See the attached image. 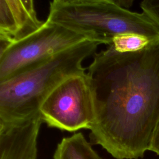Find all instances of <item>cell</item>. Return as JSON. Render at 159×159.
<instances>
[{
    "mask_svg": "<svg viewBox=\"0 0 159 159\" xmlns=\"http://www.w3.org/2000/svg\"><path fill=\"white\" fill-rule=\"evenodd\" d=\"M47 20L101 44L111 45L115 37L125 34L159 42V27L149 17L120 7L114 0H54Z\"/></svg>",
    "mask_w": 159,
    "mask_h": 159,
    "instance_id": "obj_3",
    "label": "cell"
},
{
    "mask_svg": "<svg viewBox=\"0 0 159 159\" xmlns=\"http://www.w3.org/2000/svg\"><path fill=\"white\" fill-rule=\"evenodd\" d=\"M95 118L89 135L117 159H137L159 120V42L134 52L112 45L88 66Z\"/></svg>",
    "mask_w": 159,
    "mask_h": 159,
    "instance_id": "obj_1",
    "label": "cell"
},
{
    "mask_svg": "<svg viewBox=\"0 0 159 159\" xmlns=\"http://www.w3.org/2000/svg\"><path fill=\"white\" fill-rule=\"evenodd\" d=\"M101 43L84 40L39 65L0 83V122H12L39 113L43 101L68 77L85 73L82 62Z\"/></svg>",
    "mask_w": 159,
    "mask_h": 159,
    "instance_id": "obj_2",
    "label": "cell"
},
{
    "mask_svg": "<svg viewBox=\"0 0 159 159\" xmlns=\"http://www.w3.org/2000/svg\"><path fill=\"white\" fill-rule=\"evenodd\" d=\"M42 122L39 113L20 120L0 122V159H37Z\"/></svg>",
    "mask_w": 159,
    "mask_h": 159,
    "instance_id": "obj_6",
    "label": "cell"
},
{
    "mask_svg": "<svg viewBox=\"0 0 159 159\" xmlns=\"http://www.w3.org/2000/svg\"><path fill=\"white\" fill-rule=\"evenodd\" d=\"M140 6L143 12L159 27V0H144Z\"/></svg>",
    "mask_w": 159,
    "mask_h": 159,
    "instance_id": "obj_10",
    "label": "cell"
},
{
    "mask_svg": "<svg viewBox=\"0 0 159 159\" xmlns=\"http://www.w3.org/2000/svg\"><path fill=\"white\" fill-rule=\"evenodd\" d=\"M153 43L157 42H152L148 38L143 35L134 34H125L115 37L111 45L116 51L125 53L140 50Z\"/></svg>",
    "mask_w": 159,
    "mask_h": 159,
    "instance_id": "obj_9",
    "label": "cell"
},
{
    "mask_svg": "<svg viewBox=\"0 0 159 159\" xmlns=\"http://www.w3.org/2000/svg\"><path fill=\"white\" fill-rule=\"evenodd\" d=\"M86 39L82 34L46 20L37 31L0 53V83Z\"/></svg>",
    "mask_w": 159,
    "mask_h": 159,
    "instance_id": "obj_4",
    "label": "cell"
},
{
    "mask_svg": "<svg viewBox=\"0 0 159 159\" xmlns=\"http://www.w3.org/2000/svg\"><path fill=\"white\" fill-rule=\"evenodd\" d=\"M150 150L159 155V120L156 125L153 134Z\"/></svg>",
    "mask_w": 159,
    "mask_h": 159,
    "instance_id": "obj_11",
    "label": "cell"
},
{
    "mask_svg": "<svg viewBox=\"0 0 159 159\" xmlns=\"http://www.w3.org/2000/svg\"><path fill=\"white\" fill-rule=\"evenodd\" d=\"M43 122L62 130L90 129L95 118L87 73L70 76L57 86L39 109Z\"/></svg>",
    "mask_w": 159,
    "mask_h": 159,
    "instance_id": "obj_5",
    "label": "cell"
},
{
    "mask_svg": "<svg viewBox=\"0 0 159 159\" xmlns=\"http://www.w3.org/2000/svg\"><path fill=\"white\" fill-rule=\"evenodd\" d=\"M114 1L117 5L125 9L130 7L134 2L132 0H114Z\"/></svg>",
    "mask_w": 159,
    "mask_h": 159,
    "instance_id": "obj_12",
    "label": "cell"
},
{
    "mask_svg": "<svg viewBox=\"0 0 159 159\" xmlns=\"http://www.w3.org/2000/svg\"><path fill=\"white\" fill-rule=\"evenodd\" d=\"M44 22L38 19L32 0H0V40L16 43L37 31Z\"/></svg>",
    "mask_w": 159,
    "mask_h": 159,
    "instance_id": "obj_7",
    "label": "cell"
},
{
    "mask_svg": "<svg viewBox=\"0 0 159 159\" xmlns=\"http://www.w3.org/2000/svg\"><path fill=\"white\" fill-rule=\"evenodd\" d=\"M53 159H102L82 133L63 138L57 147Z\"/></svg>",
    "mask_w": 159,
    "mask_h": 159,
    "instance_id": "obj_8",
    "label": "cell"
}]
</instances>
